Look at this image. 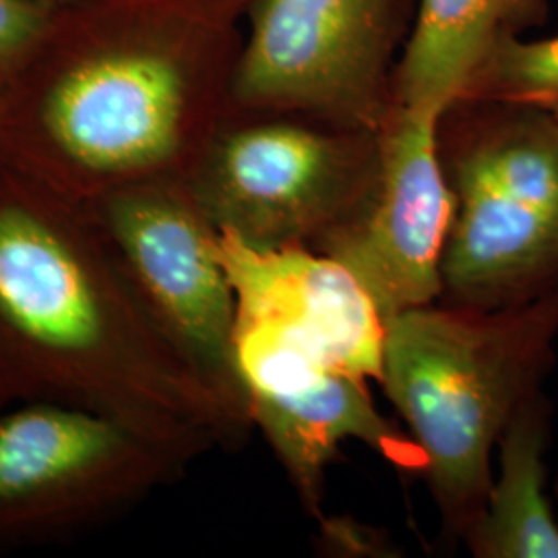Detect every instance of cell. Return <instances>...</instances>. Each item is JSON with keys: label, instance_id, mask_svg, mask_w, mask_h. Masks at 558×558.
<instances>
[{"label": "cell", "instance_id": "obj_1", "mask_svg": "<svg viewBox=\"0 0 558 558\" xmlns=\"http://www.w3.org/2000/svg\"><path fill=\"white\" fill-rule=\"evenodd\" d=\"M246 0H80L52 9L0 83V160L92 203L184 179L228 110Z\"/></svg>", "mask_w": 558, "mask_h": 558}, {"label": "cell", "instance_id": "obj_2", "mask_svg": "<svg viewBox=\"0 0 558 558\" xmlns=\"http://www.w3.org/2000/svg\"><path fill=\"white\" fill-rule=\"evenodd\" d=\"M38 399L193 459L251 430L161 331L89 209L0 160V410Z\"/></svg>", "mask_w": 558, "mask_h": 558}, {"label": "cell", "instance_id": "obj_3", "mask_svg": "<svg viewBox=\"0 0 558 558\" xmlns=\"http://www.w3.org/2000/svg\"><path fill=\"white\" fill-rule=\"evenodd\" d=\"M557 339L558 290L497 311L433 302L387 320L379 385L426 459L445 538L463 542L482 515L493 453L544 391Z\"/></svg>", "mask_w": 558, "mask_h": 558}, {"label": "cell", "instance_id": "obj_4", "mask_svg": "<svg viewBox=\"0 0 558 558\" xmlns=\"http://www.w3.org/2000/svg\"><path fill=\"white\" fill-rule=\"evenodd\" d=\"M456 197L439 302L497 311L558 290V122L507 101L456 100L439 119Z\"/></svg>", "mask_w": 558, "mask_h": 558}, {"label": "cell", "instance_id": "obj_5", "mask_svg": "<svg viewBox=\"0 0 558 558\" xmlns=\"http://www.w3.org/2000/svg\"><path fill=\"white\" fill-rule=\"evenodd\" d=\"M379 172V131L226 110L184 180L218 232L253 248L319 251L364 211Z\"/></svg>", "mask_w": 558, "mask_h": 558}, {"label": "cell", "instance_id": "obj_6", "mask_svg": "<svg viewBox=\"0 0 558 558\" xmlns=\"http://www.w3.org/2000/svg\"><path fill=\"white\" fill-rule=\"evenodd\" d=\"M418 0H246L228 110L380 131Z\"/></svg>", "mask_w": 558, "mask_h": 558}, {"label": "cell", "instance_id": "obj_7", "mask_svg": "<svg viewBox=\"0 0 558 558\" xmlns=\"http://www.w3.org/2000/svg\"><path fill=\"white\" fill-rule=\"evenodd\" d=\"M195 459L104 412L64 401L0 410V544L114 518L179 480Z\"/></svg>", "mask_w": 558, "mask_h": 558}, {"label": "cell", "instance_id": "obj_8", "mask_svg": "<svg viewBox=\"0 0 558 558\" xmlns=\"http://www.w3.org/2000/svg\"><path fill=\"white\" fill-rule=\"evenodd\" d=\"M83 205L161 331L253 428L236 371V299L220 257V232L186 180H147Z\"/></svg>", "mask_w": 558, "mask_h": 558}, {"label": "cell", "instance_id": "obj_9", "mask_svg": "<svg viewBox=\"0 0 558 558\" xmlns=\"http://www.w3.org/2000/svg\"><path fill=\"white\" fill-rule=\"evenodd\" d=\"M234 356L251 424L269 442L302 507L323 515L325 474L345 440L399 472L424 474L416 440L383 418L366 380L341 373L267 325L236 319Z\"/></svg>", "mask_w": 558, "mask_h": 558}, {"label": "cell", "instance_id": "obj_10", "mask_svg": "<svg viewBox=\"0 0 558 558\" xmlns=\"http://www.w3.org/2000/svg\"><path fill=\"white\" fill-rule=\"evenodd\" d=\"M439 112L391 106L380 172L364 211L320 244L375 300L385 323L439 302L456 197L439 154Z\"/></svg>", "mask_w": 558, "mask_h": 558}, {"label": "cell", "instance_id": "obj_11", "mask_svg": "<svg viewBox=\"0 0 558 558\" xmlns=\"http://www.w3.org/2000/svg\"><path fill=\"white\" fill-rule=\"evenodd\" d=\"M218 246L236 319L267 325L341 373L379 383L387 323L350 269L306 246L253 248L223 232Z\"/></svg>", "mask_w": 558, "mask_h": 558}, {"label": "cell", "instance_id": "obj_12", "mask_svg": "<svg viewBox=\"0 0 558 558\" xmlns=\"http://www.w3.org/2000/svg\"><path fill=\"white\" fill-rule=\"evenodd\" d=\"M550 0H418L393 77V104L442 114L502 41L530 36Z\"/></svg>", "mask_w": 558, "mask_h": 558}, {"label": "cell", "instance_id": "obj_13", "mask_svg": "<svg viewBox=\"0 0 558 558\" xmlns=\"http://www.w3.org/2000/svg\"><path fill=\"white\" fill-rule=\"evenodd\" d=\"M553 405L544 391L519 408L499 440V472L463 544L476 558H558V521L546 493Z\"/></svg>", "mask_w": 558, "mask_h": 558}, {"label": "cell", "instance_id": "obj_14", "mask_svg": "<svg viewBox=\"0 0 558 558\" xmlns=\"http://www.w3.org/2000/svg\"><path fill=\"white\" fill-rule=\"evenodd\" d=\"M458 100L519 104L558 122V34L502 41L480 64Z\"/></svg>", "mask_w": 558, "mask_h": 558}, {"label": "cell", "instance_id": "obj_15", "mask_svg": "<svg viewBox=\"0 0 558 558\" xmlns=\"http://www.w3.org/2000/svg\"><path fill=\"white\" fill-rule=\"evenodd\" d=\"M52 9L34 0H0V83L40 36Z\"/></svg>", "mask_w": 558, "mask_h": 558}, {"label": "cell", "instance_id": "obj_16", "mask_svg": "<svg viewBox=\"0 0 558 558\" xmlns=\"http://www.w3.org/2000/svg\"><path fill=\"white\" fill-rule=\"evenodd\" d=\"M34 2H40V4H46V7H66V4H73V2H80V0H34Z\"/></svg>", "mask_w": 558, "mask_h": 558}, {"label": "cell", "instance_id": "obj_17", "mask_svg": "<svg viewBox=\"0 0 558 558\" xmlns=\"http://www.w3.org/2000/svg\"><path fill=\"white\" fill-rule=\"evenodd\" d=\"M555 493H557V499H558V480H557V484H555Z\"/></svg>", "mask_w": 558, "mask_h": 558}]
</instances>
